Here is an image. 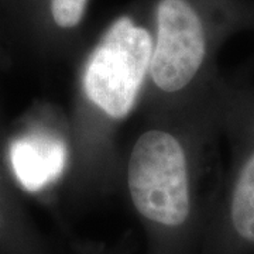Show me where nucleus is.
Here are the masks:
<instances>
[{
  "mask_svg": "<svg viewBox=\"0 0 254 254\" xmlns=\"http://www.w3.org/2000/svg\"><path fill=\"white\" fill-rule=\"evenodd\" d=\"M229 85L185 108L141 116L122 153L119 187L144 230L145 254H198L210 200L203 187Z\"/></svg>",
  "mask_w": 254,
  "mask_h": 254,
  "instance_id": "nucleus-1",
  "label": "nucleus"
},
{
  "mask_svg": "<svg viewBox=\"0 0 254 254\" xmlns=\"http://www.w3.org/2000/svg\"><path fill=\"white\" fill-rule=\"evenodd\" d=\"M151 55L153 31L134 16L122 14L78 68L69 115L73 167L66 185L75 200L99 198L119 187V134L140 110Z\"/></svg>",
  "mask_w": 254,
  "mask_h": 254,
  "instance_id": "nucleus-2",
  "label": "nucleus"
},
{
  "mask_svg": "<svg viewBox=\"0 0 254 254\" xmlns=\"http://www.w3.org/2000/svg\"><path fill=\"white\" fill-rule=\"evenodd\" d=\"M196 0H157L153 55L138 113L153 116L208 98L226 83L213 69L218 37L233 20H216Z\"/></svg>",
  "mask_w": 254,
  "mask_h": 254,
  "instance_id": "nucleus-3",
  "label": "nucleus"
},
{
  "mask_svg": "<svg viewBox=\"0 0 254 254\" xmlns=\"http://www.w3.org/2000/svg\"><path fill=\"white\" fill-rule=\"evenodd\" d=\"M222 137L230 158L209 200L198 254H254V88L230 83Z\"/></svg>",
  "mask_w": 254,
  "mask_h": 254,
  "instance_id": "nucleus-4",
  "label": "nucleus"
},
{
  "mask_svg": "<svg viewBox=\"0 0 254 254\" xmlns=\"http://www.w3.org/2000/svg\"><path fill=\"white\" fill-rule=\"evenodd\" d=\"M6 157L17 185L31 195L66 187L73 167L69 116L54 108L38 112L10 138Z\"/></svg>",
  "mask_w": 254,
  "mask_h": 254,
  "instance_id": "nucleus-5",
  "label": "nucleus"
},
{
  "mask_svg": "<svg viewBox=\"0 0 254 254\" xmlns=\"http://www.w3.org/2000/svg\"><path fill=\"white\" fill-rule=\"evenodd\" d=\"M48 26L60 37H68L81 27L89 0H44Z\"/></svg>",
  "mask_w": 254,
  "mask_h": 254,
  "instance_id": "nucleus-6",
  "label": "nucleus"
},
{
  "mask_svg": "<svg viewBox=\"0 0 254 254\" xmlns=\"http://www.w3.org/2000/svg\"><path fill=\"white\" fill-rule=\"evenodd\" d=\"M72 254H130L123 246H110L92 242V240H75L72 245Z\"/></svg>",
  "mask_w": 254,
  "mask_h": 254,
  "instance_id": "nucleus-7",
  "label": "nucleus"
},
{
  "mask_svg": "<svg viewBox=\"0 0 254 254\" xmlns=\"http://www.w3.org/2000/svg\"><path fill=\"white\" fill-rule=\"evenodd\" d=\"M0 199H1V180H0Z\"/></svg>",
  "mask_w": 254,
  "mask_h": 254,
  "instance_id": "nucleus-8",
  "label": "nucleus"
}]
</instances>
